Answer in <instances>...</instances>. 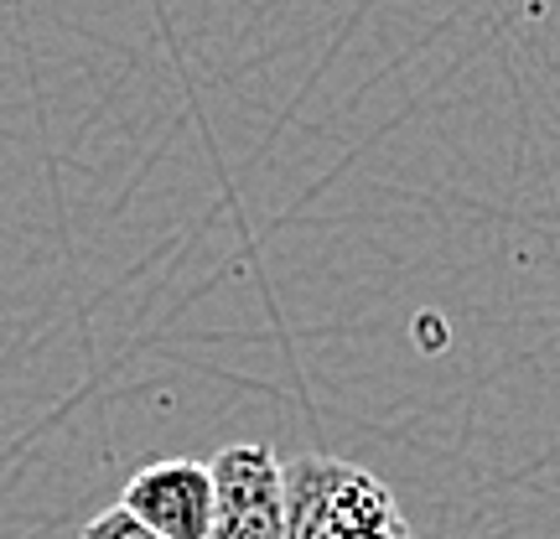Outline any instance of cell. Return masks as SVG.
<instances>
[{"label":"cell","instance_id":"obj_4","mask_svg":"<svg viewBox=\"0 0 560 539\" xmlns=\"http://www.w3.org/2000/svg\"><path fill=\"white\" fill-rule=\"evenodd\" d=\"M79 539H161V535L156 529H145L136 514H125L120 503H115V508H104V514H94V519L83 524Z\"/></svg>","mask_w":560,"mask_h":539},{"label":"cell","instance_id":"obj_2","mask_svg":"<svg viewBox=\"0 0 560 539\" xmlns=\"http://www.w3.org/2000/svg\"><path fill=\"white\" fill-rule=\"evenodd\" d=\"M208 539H285V461L240 441L213 457V529Z\"/></svg>","mask_w":560,"mask_h":539},{"label":"cell","instance_id":"obj_1","mask_svg":"<svg viewBox=\"0 0 560 539\" xmlns=\"http://www.w3.org/2000/svg\"><path fill=\"white\" fill-rule=\"evenodd\" d=\"M285 539H416L400 499L342 457L285 461Z\"/></svg>","mask_w":560,"mask_h":539},{"label":"cell","instance_id":"obj_3","mask_svg":"<svg viewBox=\"0 0 560 539\" xmlns=\"http://www.w3.org/2000/svg\"><path fill=\"white\" fill-rule=\"evenodd\" d=\"M120 508L161 539H208L213 529V461L161 457L125 482Z\"/></svg>","mask_w":560,"mask_h":539}]
</instances>
